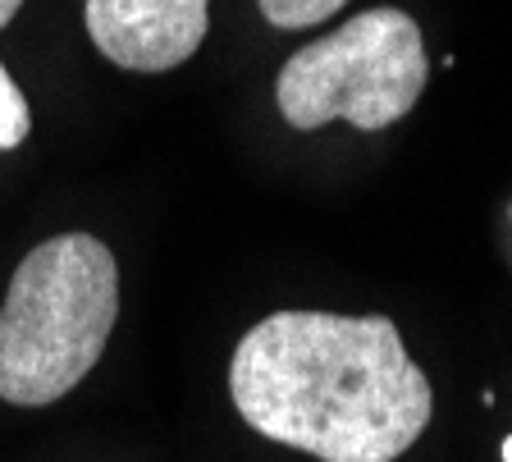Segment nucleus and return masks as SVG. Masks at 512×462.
<instances>
[{"label":"nucleus","mask_w":512,"mask_h":462,"mask_svg":"<svg viewBox=\"0 0 512 462\" xmlns=\"http://www.w3.org/2000/svg\"><path fill=\"white\" fill-rule=\"evenodd\" d=\"M229 394L256 435L320 462H394L435 412L389 316H266L238 344Z\"/></svg>","instance_id":"1"},{"label":"nucleus","mask_w":512,"mask_h":462,"mask_svg":"<svg viewBox=\"0 0 512 462\" xmlns=\"http://www.w3.org/2000/svg\"><path fill=\"white\" fill-rule=\"evenodd\" d=\"M430 78L421 28L403 10H366L334 37L302 46L279 69L275 97L293 129L311 133L330 119L389 129L416 106Z\"/></svg>","instance_id":"3"},{"label":"nucleus","mask_w":512,"mask_h":462,"mask_svg":"<svg viewBox=\"0 0 512 462\" xmlns=\"http://www.w3.org/2000/svg\"><path fill=\"white\" fill-rule=\"evenodd\" d=\"M211 0H87V33L119 69L165 74L192 60Z\"/></svg>","instance_id":"4"},{"label":"nucleus","mask_w":512,"mask_h":462,"mask_svg":"<svg viewBox=\"0 0 512 462\" xmlns=\"http://www.w3.org/2000/svg\"><path fill=\"white\" fill-rule=\"evenodd\" d=\"M503 462H512V435L503 440Z\"/></svg>","instance_id":"8"},{"label":"nucleus","mask_w":512,"mask_h":462,"mask_svg":"<svg viewBox=\"0 0 512 462\" xmlns=\"http://www.w3.org/2000/svg\"><path fill=\"white\" fill-rule=\"evenodd\" d=\"M32 129V110L23 101V92L14 87V78L0 65V151H14Z\"/></svg>","instance_id":"5"},{"label":"nucleus","mask_w":512,"mask_h":462,"mask_svg":"<svg viewBox=\"0 0 512 462\" xmlns=\"http://www.w3.org/2000/svg\"><path fill=\"white\" fill-rule=\"evenodd\" d=\"M348 0H261V14H266L275 28H311V23L339 14Z\"/></svg>","instance_id":"6"},{"label":"nucleus","mask_w":512,"mask_h":462,"mask_svg":"<svg viewBox=\"0 0 512 462\" xmlns=\"http://www.w3.org/2000/svg\"><path fill=\"white\" fill-rule=\"evenodd\" d=\"M119 316L115 252L92 234L46 238L19 261L0 307V398L42 408L87 380Z\"/></svg>","instance_id":"2"},{"label":"nucleus","mask_w":512,"mask_h":462,"mask_svg":"<svg viewBox=\"0 0 512 462\" xmlns=\"http://www.w3.org/2000/svg\"><path fill=\"white\" fill-rule=\"evenodd\" d=\"M19 5H23V0H0V28H5V23L19 14Z\"/></svg>","instance_id":"7"}]
</instances>
